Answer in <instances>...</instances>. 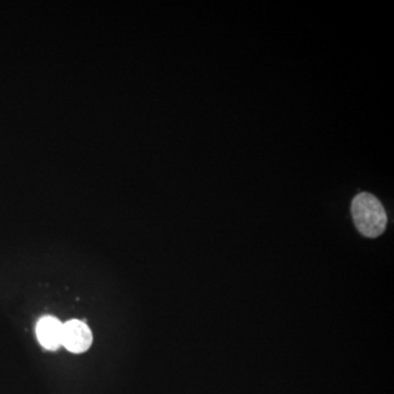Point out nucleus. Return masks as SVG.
Listing matches in <instances>:
<instances>
[{"label":"nucleus","instance_id":"nucleus-2","mask_svg":"<svg viewBox=\"0 0 394 394\" xmlns=\"http://www.w3.org/2000/svg\"><path fill=\"white\" fill-rule=\"evenodd\" d=\"M93 335L90 328L80 320H69L64 323L63 346L75 354H81L90 349Z\"/></svg>","mask_w":394,"mask_h":394},{"label":"nucleus","instance_id":"nucleus-3","mask_svg":"<svg viewBox=\"0 0 394 394\" xmlns=\"http://www.w3.org/2000/svg\"><path fill=\"white\" fill-rule=\"evenodd\" d=\"M64 324L54 316H44L36 324V335L44 349L57 351L63 346Z\"/></svg>","mask_w":394,"mask_h":394},{"label":"nucleus","instance_id":"nucleus-1","mask_svg":"<svg viewBox=\"0 0 394 394\" xmlns=\"http://www.w3.org/2000/svg\"><path fill=\"white\" fill-rule=\"evenodd\" d=\"M352 216L359 232L367 238L381 236L387 228L388 216L382 204L370 193H359L352 202Z\"/></svg>","mask_w":394,"mask_h":394}]
</instances>
